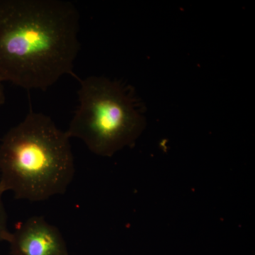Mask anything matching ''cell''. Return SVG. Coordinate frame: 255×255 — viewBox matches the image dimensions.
Segmentation results:
<instances>
[{"instance_id": "6da1fadb", "label": "cell", "mask_w": 255, "mask_h": 255, "mask_svg": "<svg viewBox=\"0 0 255 255\" xmlns=\"http://www.w3.org/2000/svg\"><path fill=\"white\" fill-rule=\"evenodd\" d=\"M80 14L63 0H0V81L46 90L73 73Z\"/></svg>"}, {"instance_id": "7a4b0ae2", "label": "cell", "mask_w": 255, "mask_h": 255, "mask_svg": "<svg viewBox=\"0 0 255 255\" xmlns=\"http://www.w3.org/2000/svg\"><path fill=\"white\" fill-rule=\"evenodd\" d=\"M70 139L48 116L30 112L0 143V195L39 202L64 194L75 172Z\"/></svg>"}, {"instance_id": "3957f363", "label": "cell", "mask_w": 255, "mask_h": 255, "mask_svg": "<svg viewBox=\"0 0 255 255\" xmlns=\"http://www.w3.org/2000/svg\"><path fill=\"white\" fill-rule=\"evenodd\" d=\"M80 83L79 106L66 130L68 136L102 156L130 145L143 120L127 87L105 77H88Z\"/></svg>"}, {"instance_id": "277c9868", "label": "cell", "mask_w": 255, "mask_h": 255, "mask_svg": "<svg viewBox=\"0 0 255 255\" xmlns=\"http://www.w3.org/2000/svg\"><path fill=\"white\" fill-rule=\"evenodd\" d=\"M11 255H68L59 230L40 216L30 218L11 233Z\"/></svg>"}, {"instance_id": "5b68a950", "label": "cell", "mask_w": 255, "mask_h": 255, "mask_svg": "<svg viewBox=\"0 0 255 255\" xmlns=\"http://www.w3.org/2000/svg\"><path fill=\"white\" fill-rule=\"evenodd\" d=\"M11 233L7 228V215L0 195V242H9Z\"/></svg>"}, {"instance_id": "8992f818", "label": "cell", "mask_w": 255, "mask_h": 255, "mask_svg": "<svg viewBox=\"0 0 255 255\" xmlns=\"http://www.w3.org/2000/svg\"><path fill=\"white\" fill-rule=\"evenodd\" d=\"M5 102V94L3 82L0 81V108L2 107Z\"/></svg>"}]
</instances>
